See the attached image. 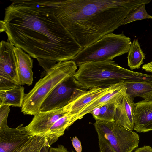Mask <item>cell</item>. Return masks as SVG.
Wrapping results in <instances>:
<instances>
[{"instance_id": "obj_1", "label": "cell", "mask_w": 152, "mask_h": 152, "mask_svg": "<svg viewBox=\"0 0 152 152\" xmlns=\"http://www.w3.org/2000/svg\"><path fill=\"white\" fill-rule=\"evenodd\" d=\"M0 22L8 42L36 59L46 72L83 48L45 0H11Z\"/></svg>"}, {"instance_id": "obj_2", "label": "cell", "mask_w": 152, "mask_h": 152, "mask_svg": "<svg viewBox=\"0 0 152 152\" xmlns=\"http://www.w3.org/2000/svg\"><path fill=\"white\" fill-rule=\"evenodd\" d=\"M83 48L122 25L130 12L149 0H46Z\"/></svg>"}, {"instance_id": "obj_3", "label": "cell", "mask_w": 152, "mask_h": 152, "mask_svg": "<svg viewBox=\"0 0 152 152\" xmlns=\"http://www.w3.org/2000/svg\"><path fill=\"white\" fill-rule=\"evenodd\" d=\"M78 66L73 77L84 89L107 88L121 81L152 82V74L127 69L112 61L88 62Z\"/></svg>"}, {"instance_id": "obj_4", "label": "cell", "mask_w": 152, "mask_h": 152, "mask_svg": "<svg viewBox=\"0 0 152 152\" xmlns=\"http://www.w3.org/2000/svg\"><path fill=\"white\" fill-rule=\"evenodd\" d=\"M77 66L72 60L57 63L36 83L33 89L25 94L21 110L25 115H34L40 112L45 100L60 83L73 76Z\"/></svg>"}, {"instance_id": "obj_5", "label": "cell", "mask_w": 152, "mask_h": 152, "mask_svg": "<svg viewBox=\"0 0 152 152\" xmlns=\"http://www.w3.org/2000/svg\"><path fill=\"white\" fill-rule=\"evenodd\" d=\"M132 43L123 32L119 34L112 32L83 48L72 60L78 66L88 62L112 61L128 53Z\"/></svg>"}, {"instance_id": "obj_6", "label": "cell", "mask_w": 152, "mask_h": 152, "mask_svg": "<svg viewBox=\"0 0 152 152\" xmlns=\"http://www.w3.org/2000/svg\"><path fill=\"white\" fill-rule=\"evenodd\" d=\"M94 125L100 152H132L138 146V135L114 122L96 121Z\"/></svg>"}, {"instance_id": "obj_7", "label": "cell", "mask_w": 152, "mask_h": 152, "mask_svg": "<svg viewBox=\"0 0 152 152\" xmlns=\"http://www.w3.org/2000/svg\"><path fill=\"white\" fill-rule=\"evenodd\" d=\"M15 47L2 40L0 43V90L21 85L17 71Z\"/></svg>"}, {"instance_id": "obj_8", "label": "cell", "mask_w": 152, "mask_h": 152, "mask_svg": "<svg viewBox=\"0 0 152 152\" xmlns=\"http://www.w3.org/2000/svg\"><path fill=\"white\" fill-rule=\"evenodd\" d=\"M81 88L73 76L58 85L42 104L40 112H45L62 108L69 102L75 90Z\"/></svg>"}, {"instance_id": "obj_9", "label": "cell", "mask_w": 152, "mask_h": 152, "mask_svg": "<svg viewBox=\"0 0 152 152\" xmlns=\"http://www.w3.org/2000/svg\"><path fill=\"white\" fill-rule=\"evenodd\" d=\"M64 107L53 110L39 112L34 115L30 123L23 128L32 137L45 134L54 123L67 113Z\"/></svg>"}, {"instance_id": "obj_10", "label": "cell", "mask_w": 152, "mask_h": 152, "mask_svg": "<svg viewBox=\"0 0 152 152\" xmlns=\"http://www.w3.org/2000/svg\"><path fill=\"white\" fill-rule=\"evenodd\" d=\"M23 125L0 129V152H15L32 137L27 134Z\"/></svg>"}, {"instance_id": "obj_11", "label": "cell", "mask_w": 152, "mask_h": 152, "mask_svg": "<svg viewBox=\"0 0 152 152\" xmlns=\"http://www.w3.org/2000/svg\"><path fill=\"white\" fill-rule=\"evenodd\" d=\"M107 89L94 88L85 90L77 88L74 92L69 103L64 107L73 118L88 104L103 94Z\"/></svg>"}, {"instance_id": "obj_12", "label": "cell", "mask_w": 152, "mask_h": 152, "mask_svg": "<svg viewBox=\"0 0 152 152\" xmlns=\"http://www.w3.org/2000/svg\"><path fill=\"white\" fill-rule=\"evenodd\" d=\"M127 87L124 81L110 87L102 94L87 105L77 115L72 118L74 123L81 119L86 115L90 113L94 109L112 100L123 98L126 93Z\"/></svg>"}, {"instance_id": "obj_13", "label": "cell", "mask_w": 152, "mask_h": 152, "mask_svg": "<svg viewBox=\"0 0 152 152\" xmlns=\"http://www.w3.org/2000/svg\"><path fill=\"white\" fill-rule=\"evenodd\" d=\"M134 129L139 132L152 130V101L142 100L135 103Z\"/></svg>"}, {"instance_id": "obj_14", "label": "cell", "mask_w": 152, "mask_h": 152, "mask_svg": "<svg viewBox=\"0 0 152 152\" xmlns=\"http://www.w3.org/2000/svg\"><path fill=\"white\" fill-rule=\"evenodd\" d=\"M134 99L126 93L116 109L114 122L124 128L132 131L134 129V112L135 103Z\"/></svg>"}, {"instance_id": "obj_15", "label": "cell", "mask_w": 152, "mask_h": 152, "mask_svg": "<svg viewBox=\"0 0 152 152\" xmlns=\"http://www.w3.org/2000/svg\"><path fill=\"white\" fill-rule=\"evenodd\" d=\"M17 71L21 85H31L33 81V60L31 56L20 48H15Z\"/></svg>"}, {"instance_id": "obj_16", "label": "cell", "mask_w": 152, "mask_h": 152, "mask_svg": "<svg viewBox=\"0 0 152 152\" xmlns=\"http://www.w3.org/2000/svg\"><path fill=\"white\" fill-rule=\"evenodd\" d=\"M72 115L68 112L57 120L46 133L48 145H51L63 136L65 130L74 123Z\"/></svg>"}, {"instance_id": "obj_17", "label": "cell", "mask_w": 152, "mask_h": 152, "mask_svg": "<svg viewBox=\"0 0 152 152\" xmlns=\"http://www.w3.org/2000/svg\"><path fill=\"white\" fill-rule=\"evenodd\" d=\"M127 87L126 93L134 99L141 97L147 101H152V82L146 81L124 82Z\"/></svg>"}, {"instance_id": "obj_18", "label": "cell", "mask_w": 152, "mask_h": 152, "mask_svg": "<svg viewBox=\"0 0 152 152\" xmlns=\"http://www.w3.org/2000/svg\"><path fill=\"white\" fill-rule=\"evenodd\" d=\"M123 98L112 100L96 107L90 113L96 121L114 122L116 109Z\"/></svg>"}, {"instance_id": "obj_19", "label": "cell", "mask_w": 152, "mask_h": 152, "mask_svg": "<svg viewBox=\"0 0 152 152\" xmlns=\"http://www.w3.org/2000/svg\"><path fill=\"white\" fill-rule=\"evenodd\" d=\"M21 86L0 90V106L8 105L21 107L25 94Z\"/></svg>"}, {"instance_id": "obj_20", "label": "cell", "mask_w": 152, "mask_h": 152, "mask_svg": "<svg viewBox=\"0 0 152 152\" xmlns=\"http://www.w3.org/2000/svg\"><path fill=\"white\" fill-rule=\"evenodd\" d=\"M128 65L131 70L140 68L143 63L145 55L141 49L138 39H135L131 45L128 51Z\"/></svg>"}, {"instance_id": "obj_21", "label": "cell", "mask_w": 152, "mask_h": 152, "mask_svg": "<svg viewBox=\"0 0 152 152\" xmlns=\"http://www.w3.org/2000/svg\"><path fill=\"white\" fill-rule=\"evenodd\" d=\"M47 145V140L45 135L34 136L15 152H40Z\"/></svg>"}, {"instance_id": "obj_22", "label": "cell", "mask_w": 152, "mask_h": 152, "mask_svg": "<svg viewBox=\"0 0 152 152\" xmlns=\"http://www.w3.org/2000/svg\"><path fill=\"white\" fill-rule=\"evenodd\" d=\"M145 5L143 4L140 5L131 11L123 21L122 25L139 20L152 19V16L149 15L145 10Z\"/></svg>"}, {"instance_id": "obj_23", "label": "cell", "mask_w": 152, "mask_h": 152, "mask_svg": "<svg viewBox=\"0 0 152 152\" xmlns=\"http://www.w3.org/2000/svg\"><path fill=\"white\" fill-rule=\"evenodd\" d=\"M9 106H0V129L5 128L8 126L7 118L10 109Z\"/></svg>"}, {"instance_id": "obj_24", "label": "cell", "mask_w": 152, "mask_h": 152, "mask_svg": "<svg viewBox=\"0 0 152 152\" xmlns=\"http://www.w3.org/2000/svg\"><path fill=\"white\" fill-rule=\"evenodd\" d=\"M40 152H69L64 145L58 144L56 147H52L47 145L44 146Z\"/></svg>"}, {"instance_id": "obj_25", "label": "cell", "mask_w": 152, "mask_h": 152, "mask_svg": "<svg viewBox=\"0 0 152 152\" xmlns=\"http://www.w3.org/2000/svg\"><path fill=\"white\" fill-rule=\"evenodd\" d=\"M73 147L76 152H82V147L79 140L76 137L72 138L71 140Z\"/></svg>"}, {"instance_id": "obj_26", "label": "cell", "mask_w": 152, "mask_h": 152, "mask_svg": "<svg viewBox=\"0 0 152 152\" xmlns=\"http://www.w3.org/2000/svg\"><path fill=\"white\" fill-rule=\"evenodd\" d=\"M142 68L146 72L152 73V61L144 64Z\"/></svg>"}, {"instance_id": "obj_27", "label": "cell", "mask_w": 152, "mask_h": 152, "mask_svg": "<svg viewBox=\"0 0 152 152\" xmlns=\"http://www.w3.org/2000/svg\"><path fill=\"white\" fill-rule=\"evenodd\" d=\"M135 152H152V148L149 146H144L137 149Z\"/></svg>"}, {"instance_id": "obj_28", "label": "cell", "mask_w": 152, "mask_h": 152, "mask_svg": "<svg viewBox=\"0 0 152 152\" xmlns=\"http://www.w3.org/2000/svg\"><path fill=\"white\" fill-rule=\"evenodd\" d=\"M71 152H74L73 151H72Z\"/></svg>"}]
</instances>
